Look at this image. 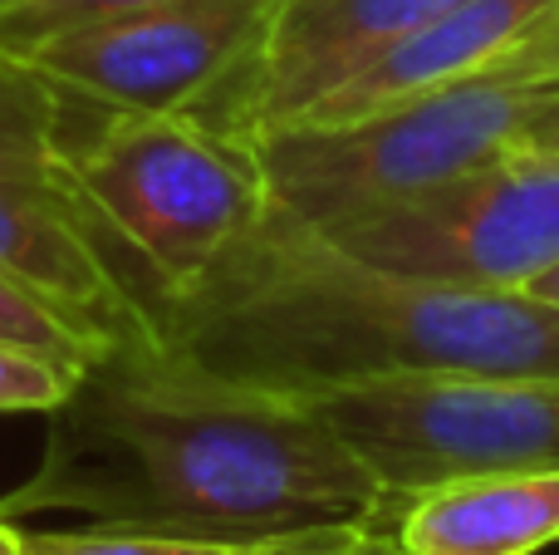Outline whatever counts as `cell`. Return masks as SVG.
I'll use <instances>...</instances> for the list:
<instances>
[{"label": "cell", "instance_id": "obj_10", "mask_svg": "<svg viewBox=\"0 0 559 555\" xmlns=\"http://www.w3.org/2000/svg\"><path fill=\"white\" fill-rule=\"evenodd\" d=\"M550 5L555 0H462V5L442 10L437 20H427L423 29H413L407 39H397L388 55H378L348 84L319 98L305 118H314V123L364 118L373 108H393L407 104V98L481 79Z\"/></svg>", "mask_w": 559, "mask_h": 555}, {"label": "cell", "instance_id": "obj_15", "mask_svg": "<svg viewBox=\"0 0 559 555\" xmlns=\"http://www.w3.org/2000/svg\"><path fill=\"white\" fill-rule=\"evenodd\" d=\"M143 5H157V0H15V5L0 10V49L25 59L29 49L49 45V39L74 35V29H88L98 20L128 15V10Z\"/></svg>", "mask_w": 559, "mask_h": 555}, {"label": "cell", "instance_id": "obj_12", "mask_svg": "<svg viewBox=\"0 0 559 555\" xmlns=\"http://www.w3.org/2000/svg\"><path fill=\"white\" fill-rule=\"evenodd\" d=\"M393 527H314L289 536H182L143 527H79V531H20V555H348L373 546Z\"/></svg>", "mask_w": 559, "mask_h": 555}, {"label": "cell", "instance_id": "obj_7", "mask_svg": "<svg viewBox=\"0 0 559 555\" xmlns=\"http://www.w3.org/2000/svg\"><path fill=\"white\" fill-rule=\"evenodd\" d=\"M275 0H157L29 49L64 94L123 114H192L255 45Z\"/></svg>", "mask_w": 559, "mask_h": 555}, {"label": "cell", "instance_id": "obj_9", "mask_svg": "<svg viewBox=\"0 0 559 555\" xmlns=\"http://www.w3.org/2000/svg\"><path fill=\"white\" fill-rule=\"evenodd\" d=\"M0 281L64 315L104 354L163 350L153 310L118 275L64 177L0 173Z\"/></svg>", "mask_w": 559, "mask_h": 555}, {"label": "cell", "instance_id": "obj_3", "mask_svg": "<svg viewBox=\"0 0 559 555\" xmlns=\"http://www.w3.org/2000/svg\"><path fill=\"white\" fill-rule=\"evenodd\" d=\"M79 118L64 143V182L163 330L167 310L261 226L265 177L251 147L187 114L94 108V123Z\"/></svg>", "mask_w": 559, "mask_h": 555}, {"label": "cell", "instance_id": "obj_19", "mask_svg": "<svg viewBox=\"0 0 559 555\" xmlns=\"http://www.w3.org/2000/svg\"><path fill=\"white\" fill-rule=\"evenodd\" d=\"M525 295H535L540 305H555V310H559V265H550L545 275H535V281L525 285Z\"/></svg>", "mask_w": 559, "mask_h": 555}, {"label": "cell", "instance_id": "obj_2", "mask_svg": "<svg viewBox=\"0 0 559 555\" xmlns=\"http://www.w3.org/2000/svg\"><path fill=\"white\" fill-rule=\"evenodd\" d=\"M163 350L216 379L319 399L417 374H559V310L525 291L383 271L261 216L167 310Z\"/></svg>", "mask_w": 559, "mask_h": 555}, {"label": "cell", "instance_id": "obj_4", "mask_svg": "<svg viewBox=\"0 0 559 555\" xmlns=\"http://www.w3.org/2000/svg\"><path fill=\"white\" fill-rule=\"evenodd\" d=\"M555 94L559 79H466L364 118H305L255 133L246 147L265 177V222L329 232L338 222L423 197L521 147L531 118Z\"/></svg>", "mask_w": 559, "mask_h": 555}, {"label": "cell", "instance_id": "obj_13", "mask_svg": "<svg viewBox=\"0 0 559 555\" xmlns=\"http://www.w3.org/2000/svg\"><path fill=\"white\" fill-rule=\"evenodd\" d=\"M79 118V98L45 69L0 49V173L64 177V143Z\"/></svg>", "mask_w": 559, "mask_h": 555}, {"label": "cell", "instance_id": "obj_16", "mask_svg": "<svg viewBox=\"0 0 559 555\" xmlns=\"http://www.w3.org/2000/svg\"><path fill=\"white\" fill-rule=\"evenodd\" d=\"M84 369L0 344V413H55L79 389Z\"/></svg>", "mask_w": 559, "mask_h": 555}, {"label": "cell", "instance_id": "obj_20", "mask_svg": "<svg viewBox=\"0 0 559 555\" xmlns=\"http://www.w3.org/2000/svg\"><path fill=\"white\" fill-rule=\"evenodd\" d=\"M0 555H20V527L10 517H0Z\"/></svg>", "mask_w": 559, "mask_h": 555}, {"label": "cell", "instance_id": "obj_21", "mask_svg": "<svg viewBox=\"0 0 559 555\" xmlns=\"http://www.w3.org/2000/svg\"><path fill=\"white\" fill-rule=\"evenodd\" d=\"M348 555H397V546H393V531H388V536H378L373 546H364V551H348Z\"/></svg>", "mask_w": 559, "mask_h": 555}, {"label": "cell", "instance_id": "obj_11", "mask_svg": "<svg viewBox=\"0 0 559 555\" xmlns=\"http://www.w3.org/2000/svg\"><path fill=\"white\" fill-rule=\"evenodd\" d=\"M559 541V468L456 477L413 492L393 521L397 555H535Z\"/></svg>", "mask_w": 559, "mask_h": 555}, {"label": "cell", "instance_id": "obj_5", "mask_svg": "<svg viewBox=\"0 0 559 555\" xmlns=\"http://www.w3.org/2000/svg\"><path fill=\"white\" fill-rule=\"evenodd\" d=\"M393 497L559 468V374H417L309 399Z\"/></svg>", "mask_w": 559, "mask_h": 555}, {"label": "cell", "instance_id": "obj_8", "mask_svg": "<svg viewBox=\"0 0 559 555\" xmlns=\"http://www.w3.org/2000/svg\"><path fill=\"white\" fill-rule=\"evenodd\" d=\"M462 0H275L241 64L187 118L222 138L299 123L319 98Z\"/></svg>", "mask_w": 559, "mask_h": 555}, {"label": "cell", "instance_id": "obj_22", "mask_svg": "<svg viewBox=\"0 0 559 555\" xmlns=\"http://www.w3.org/2000/svg\"><path fill=\"white\" fill-rule=\"evenodd\" d=\"M5 5H15V0H0V10H5Z\"/></svg>", "mask_w": 559, "mask_h": 555}, {"label": "cell", "instance_id": "obj_6", "mask_svg": "<svg viewBox=\"0 0 559 555\" xmlns=\"http://www.w3.org/2000/svg\"><path fill=\"white\" fill-rule=\"evenodd\" d=\"M309 236L383 271L525 291L559 265V153L511 147L423 197Z\"/></svg>", "mask_w": 559, "mask_h": 555}, {"label": "cell", "instance_id": "obj_18", "mask_svg": "<svg viewBox=\"0 0 559 555\" xmlns=\"http://www.w3.org/2000/svg\"><path fill=\"white\" fill-rule=\"evenodd\" d=\"M521 147H525V153H559V94L540 108V114L531 118V128H525Z\"/></svg>", "mask_w": 559, "mask_h": 555}, {"label": "cell", "instance_id": "obj_17", "mask_svg": "<svg viewBox=\"0 0 559 555\" xmlns=\"http://www.w3.org/2000/svg\"><path fill=\"white\" fill-rule=\"evenodd\" d=\"M491 84H525V79H559V0L486 69Z\"/></svg>", "mask_w": 559, "mask_h": 555}, {"label": "cell", "instance_id": "obj_1", "mask_svg": "<svg viewBox=\"0 0 559 555\" xmlns=\"http://www.w3.org/2000/svg\"><path fill=\"white\" fill-rule=\"evenodd\" d=\"M49 418L45 458L0 517L79 511L88 527L251 541L393 527L403 511L309 399L216 379L173 350L98 359Z\"/></svg>", "mask_w": 559, "mask_h": 555}, {"label": "cell", "instance_id": "obj_14", "mask_svg": "<svg viewBox=\"0 0 559 555\" xmlns=\"http://www.w3.org/2000/svg\"><path fill=\"white\" fill-rule=\"evenodd\" d=\"M0 344L45 354V359L79 364V369H94L98 359H108L84 330H74L64 315H55L49 305H39L35 295L15 291L10 281H0Z\"/></svg>", "mask_w": 559, "mask_h": 555}]
</instances>
